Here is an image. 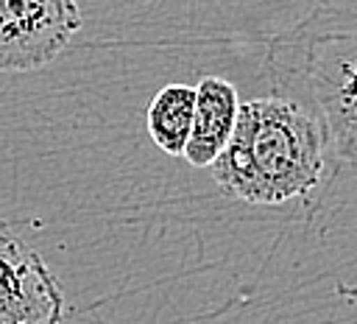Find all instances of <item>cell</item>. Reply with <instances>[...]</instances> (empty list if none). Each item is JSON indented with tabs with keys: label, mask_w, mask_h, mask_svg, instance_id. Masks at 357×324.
I'll use <instances>...</instances> for the list:
<instances>
[{
	"label": "cell",
	"mask_w": 357,
	"mask_h": 324,
	"mask_svg": "<svg viewBox=\"0 0 357 324\" xmlns=\"http://www.w3.org/2000/svg\"><path fill=\"white\" fill-rule=\"evenodd\" d=\"M271 95L315 117L326 156L357 173V11L315 6L268 42Z\"/></svg>",
	"instance_id": "6da1fadb"
},
{
	"label": "cell",
	"mask_w": 357,
	"mask_h": 324,
	"mask_svg": "<svg viewBox=\"0 0 357 324\" xmlns=\"http://www.w3.org/2000/svg\"><path fill=\"white\" fill-rule=\"evenodd\" d=\"M324 134L298 103L265 95L240 103L231 140L212 162L215 184L251 207L310 201L326 170Z\"/></svg>",
	"instance_id": "7a4b0ae2"
},
{
	"label": "cell",
	"mask_w": 357,
	"mask_h": 324,
	"mask_svg": "<svg viewBox=\"0 0 357 324\" xmlns=\"http://www.w3.org/2000/svg\"><path fill=\"white\" fill-rule=\"evenodd\" d=\"M78 28V0H0V73H31L50 64Z\"/></svg>",
	"instance_id": "3957f363"
},
{
	"label": "cell",
	"mask_w": 357,
	"mask_h": 324,
	"mask_svg": "<svg viewBox=\"0 0 357 324\" xmlns=\"http://www.w3.org/2000/svg\"><path fill=\"white\" fill-rule=\"evenodd\" d=\"M64 293L45 260L0 221V324H59Z\"/></svg>",
	"instance_id": "277c9868"
},
{
	"label": "cell",
	"mask_w": 357,
	"mask_h": 324,
	"mask_svg": "<svg viewBox=\"0 0 357 324\" xmlns=\"http://www.w3.org/2000/svg\"><path fill=\"white\" fill-rule=\"evenodd\" d=\"M240 112V98L234 84L220 75H204L195 87V115L192 131L184 148V159L192 168H212L231 140Z\"/></svg>",
	"instance_id": "5b68a950"
},
{
	"label": "cell",
	"mask_w": 357,
	"mask_h": 324,
	"mask_svg": "<svg viewBox=\"0 0 357 324\" xmlns=\"http://www.w3.org/2000/svg\"><path fill=\"white\" fill-rule=\"evenodd\" d=\"M195 115V87L167 84L162 87L145 112V126L151 140L170 156H184Z\"/></svg>",
	"instance_id": "8992f818"
},
{
	"label": "cell",
	"mask_w": 357,
	"mask_h": 324,
	"mask_svg": "<svg viewBox=\"0 0 357 324\" xmlns=\"http://www.w3.org/2000/svg\"><path fill=\"white\" fill-rule=\"evenodd\" d=\"M25 324H50V321H25Z\"/></svg>",
	"instance_id": "52a82bcc"
}]
</instances>
